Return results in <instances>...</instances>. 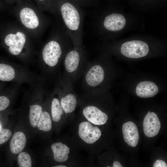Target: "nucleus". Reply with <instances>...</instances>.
I'll use <instances>...</instances> for the list:
<instances>
[{"instance_id": "obj_1", "label": "nucleus", "mask_w": 167, "mask_h": 167, "mask_svg": "<svg viewBox=\"0 0 167 167\" xmlns=\"http://www.w3.org/2000/svg\"><path fill=\"white\" fill-rule=\"evenodd\" d=\"M12 11L19 24L33 39L39 38L48 24L46 17L32 0H19Z\"/></svg>"}, {"instance_id": "obj_2", "label": "nucleus", "mask_w": 167, "mask_h": 167, "mask_svg": "<svg viewBox=\"0 0 167 167\" xmlns=\"http://www.w3.org/2000/svg\"><path fill=\"white\" fill-rule=\"evenodd\" d=\"M31 37L19 24L11 25L3 38V42L9 53L21 61H29L34 50Z\"/></svg>"}, {"instance_id": "obj_3", "label": "nucleus", "mask_w": 167, "mask_h": 167, "mask_svg": "<svg viewBox=\"0 0 167 167\" xmlns=\"http://www.w3.org/2000/svg\"><path fill=\"white\" fill-rule=\"evenodd\" d=\"M64 24L74 43L78 45L80 38L82 24L81 12L70 0H53Z\"/></svg>"}, {"instance_id": "obj_4", "label": "nucleus", "mask_w": 167, "mask_h": 167, "mask_svg": "<svg viewBox=\"0 0 167 167\" xmlns=\"http://www.w3.org/2000/svg\"><path fill=\"white\" fill-rule=\"evenodd\" d=\"M60 36L58 33H54L41 48L39 59L41 66L46 71L55 70L66 54Z\"/></svg>"}, {"instance_id": "obj_5", "label": "nucleus", "mask_w": 167, "mask_h": 167, "mask_svg": "<svg viewBox=\"0 0 167 167\" xmlns=\"http://www.w3.org/2000/svg\"><path fill=\"white\" fill-rule=\"evenodd\" d=\"M98 126L81 117L75 123L73 130L72 138L78 146L91 154L93 147L102 135L101 131Z\"/></svg>"}, {"instance_id": "obj_6", "label": "nucleus", "mask_w": 167, "mask_h": 167, "mask_svg": "<svg viewBox=\"0 0 167 167\" xmlns=\"http://www.w3.org/2000/svg\"><path fill=\"white\" fill-rule=\"evenodd\" d=\"M79 147L73 138L66 137L64 141L54 143L51 146L54 160L60 163L58 165H63L65 167L75 165L77 163V151Z\"/></svg>"}, {"instance_id": "obj_7", "label": "nucleus", "mask_w": 167, "mask_h": 167, "mask_svg": "<svg viewBox=\"0 0 167 167\" xmlns=\"http://www.w3.org/2000/svg\"><path fill=\"white\" fill-rule=\"evenodd\" d=\"M38 76L24 67L15 64L0 63V81H13L16 84L27 83L32 85Z\"/></svg>"}, {"instance_id": "obj_8", "label": "nucleus", "mask_w": 167, "mask_h": 167, "mask_svg": "<svg viewBox=\"0 0 167 167\" xmlns=\"http://www.w3.org/2000/svg\"><path fill=\"white\" fill-rule=\"evenodd\" d=\"M59 95L61 107L65 114L66 122L71 121L74 118V114L79 100L76 94L71 90L60 88H57Z\"/></svg>"}, {"instance_id": "obj_9", "label": "nucleus", "mask_w": 167, "mask_h": 167, "mask_svg": "<svg viewBox=\"0 0 167 167\" xmlns=\"http://www.w3.org/2000/svg\"><path fill=\"white\" fill-rule=\"evenodd\" d=\"M81 111V117L93 124L101 126L108 119L107 114L89 100L84 103Z\"/></svg>"}, {"instance_id": "obj_10", "label": "nucleus", "mask_w": 167, "mask_h": 167, "mask_svg": "<svg viewBox=\"0 0 167 167\" xmlns=\"http://www.w3.org/2000/svg\"><path fill=\"white\" fill-rule=\"evenodd\" d=\"M148 45L145 42L133 40L123 43L121 52L124 56L129 58H137L146 56L149 52Z\"/></svg>"}, {"instance_id": "obj_11", "label": "nucleus", "mask_w": 167, "mask_h": 167, "mask_svg": "<svg viewBox=\"0 0 167 167\" xmlns=\"http://www.w3.org/2000/svg\"><path fill=\"white\" fill-rule=\"evenodd\" d=\"M64 65L66 73L70 75L76 73L81 64L82 56L79 49L74 48L64 56Z\"/></svg>"}, {"instance_id": "obj_12", "label": "nucleus", "mask_w": 167, "mask_h": 167, "mask_svg": "<svg viewBox=\"0 0 167 167\" xmlns=\"http://www.w3.org/2000/svg\"><path fill=\"white\" fill-rule=\"evenodd\" d=\"M105 77V72L103 68L98 65L91 66L87 70L85 74L84 81L87 87H96L101 84Z\"/></svg>"}, {"instance_id": "obj_13", "label": "nucleus", "mask_w": 167, "mask_h": 167, "mask_svg": "<svg viewBox=\"0 0 167 167\" xmlns=\"http://www.w3.org/2000/svg\"><path fill=\"white\" fill-rule=\"evenodd\" d=\"M143 132L148 137H152L159 133L161 124L159 118L155 113L148 111L143 120Z\"/></svg>"}, {"instance_id": "obj_14", "label": "nucleus", "mask_w": 167, "mask_h": 167, "mask_svg": "<svg viewBox=\"0 0 167 167\" xmlns=\"http://www.w3.org/2000/svg\"><path fill=\"white\" fill-rule=\"evenodd\" d=\"M122 132L124 141L127 144L132 147L137 145L139 135L135 124L131 121L125 123L122 125Z\"/></svg>"}, {"instance_id": "obj_15", "label": "nucleus", "mask_w": 167, "mask_h": 167, "mask_svg": "<svg viewBox=\"0 0 167 167\" xmlns=\"http://www.w3.org/2000/svg\"><path fill=\"white\" fill-rule=\"evenodd\" d=\"M126 19L122 14L113 13L105 17L104 25L109 31H116L122 29L126 24Z\"/></svg>"}, {"instance_id": "obj_16", "label": "nucleus", "mask_w": 167, "mask_h": 167, "mask_svg": "<svg viewBox=\"0 0 167 167\" xmlns=\"http://www.w3.org/2000/svg\"><path fill=\"white\" fill-rule=\"evenodd\" d=\"M158 91L156 84L150 81H143L138 84L136 88L137 95L141 97L146 98L152 97Z\"/></svg>"}, {"instance_id": "obj_17", "label": "nucleus", "mask_w": 167, "mask_h": 167, "mask_svg": "<svg viewBox=\"0 0 167 167\" xmlns=\"http://www.w3.org/2000/svg\"><path fill=\"white\" fill-rule=\"evenodd\" d=\"M57 96L53 97L51 101L50 111L52 119L55 122H58L62 120L66 123L65 114L61 107L58 91Z\"/></svg>"}, {"instance_id": "obj_18", "label": "nucleus", "mask_w": 167, "mask_h": 167, "mask_svg": "<svg viewBox=\"0 0 167 167\" xmlns=\"http://www.w3.org/2000/svg\"><path fill=\"white\" fill-rule=\"evenodd\" d=\"M26 143L25 135L21 131L15 133L11 139L10 147L11 152L14 154H18L24 148Z\"/></svg>"}, {"instance_id": "obj_19", "label": "nucleus", "mask_w": 167, "mask_h": 167, "mask_svg": "<svg viewBox=\"0 0 167 167\" xmlns=\"http://www.w3.org/2000/svg\"><path fill=\"white\" fill-rule=\"evenodd\" d=\"M42 11H46L56 16H59L56 5L53 0H33Z\"/></svg>"}, {"instance_id": "obj_20", "label": "nucleus", "mask_w": 167, "mask_h": 167, "mask_svg": "<svg viewBox=\"0 0 167 167\" xmlns=\"http://www.w3.org/2000/svg\"><path fill=\"white\" fill-rule=\"evenodd\" d=\"M51 114L47 111H43L37 125L38 128L41 131L48 132L52 127Z\"/></svg>"}, {"instance_id": "obj_21", "label": "nucleus", "mask_w": 167, "mask_h": 167, "mask_svg": "<svg viewBox=\"0 0 167 167\" xmlns=\"http://www.w3.org/2000/svg\"><path fill=\"white\" fill-rule=\"evenodd\" d=\"M29 111L30 124L33 127H35L37 126L42 112V107L38 104H33L30 106Z\"/></svg>"}, {"instance_id": "obj_22", "label": "nucleus", "mask_w": 167, "mask_h": 167, "mask_svg": "<svg viewBox=\"0 0 167 167\" xmlns=\"http://www.w3.org/2000/svg\"><path fill=\"white\" fill-rule=\"evenodd\" d=\"M18 162L19 167H31L32 161L30 155L27 152H20L18 156Z\"/></svg>"}, {"instance_id": "obj_23", "label": "nucleus", "mask_w": 167, "mask_h": 167, "mask_svg": "<svg viewBox=\"0 0 167 167\" xmlns=\"http://www.w3.org/2000/svg\"><path fill=\"white\" fill-rule=\"evenodd\" d=\"M12 132L9 129H2L0 130V145L7 142L12 136Z\"/></svg>"}, {"instance_id": "obj_24", "label": "nucleus", "mask_w": 167, "mask_h": 167, "mask_svg": "<svg viewBox=\"0 0 167 167\" xmlns=\"http://www.w3.org/2000/svg\"><path fill=\"white\" fill-rule=\"evenodd\" d=\"M10 103V100L8 97L4 96H0V111L6 109Z\"/></svg>"}, {"instance_id": "obj_25", "label": "nucleus", "mask_w": 167, "mask_h": 167, "mask_svg": "<svg viewBox=\"0 0 167 167\" xmlns=\"http://www.w3.org/2000/svg\"><path fill=\"white\" fill-rule=\"evenodd\" d=\"M153 167H167V165L163 161L158 160L155 161L153 164Z\"/></svg>"}, {"instance_id": "obj_26", "label": "nucleus", "mask_w": 167, "mask_h": 167, "mask_svg": "<svg viewBox=\"0 0 167 167\" xmlns=\"http://www.w3.org/2000/svg\"><path fill=\"white\" fill-rule=\"evenodd\" d=\"M4 2L8 4H15L20 0H3Z\"/></svg>"}, {"instance_id": "obj_27", "label": "nucleus", "mask_w": 167, "mask_h": 167, "mask_svg": "<svg viewBox=\"0 0 167 167\" xmlns=\"http://www.w3.org/2000/svg\"><path fill=\"white\" fill-rule=\"evenodd\" d=\"M113 167H122L121 164L118 161H115L113 163Z\"/></svg>"}, {"instance_id": "obj_28", "label": "nucleus", "mask_w": 167, "mask_h": 167, "mask_svg": "<svg viewBox=\"0 0 167 167\" xmlns=\"http://www.w3.org/2000/svg\"><path fill=\"white\" fill-rule=\"evenodd\" d=\"M4 6L3 4L1 2L0 0V8H2V7Z\"/></svg>"}, {"instance_id": "obj_29", "label": "nucleus", "mask_w": 167, "mask_h": 167, "mask_svg": "<svg viewBox=\"0 0 167 167\" xmlns=\"http://www.w3.org/2000/svg\"><path fill=\"white\" fill-rule=\"evenodd\" d=\"M2 129V125L0 123V130Z\"/></svg>"}]
</instances>
